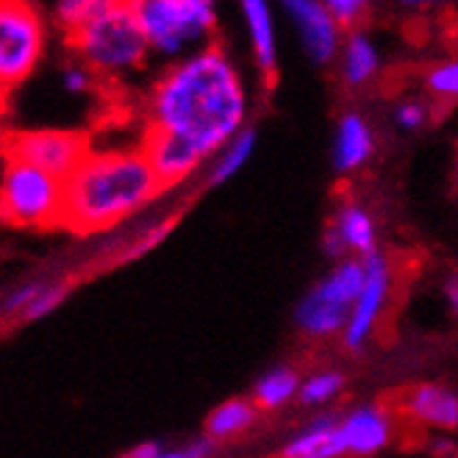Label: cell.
Masks as SVG:
<instances>
[{"instance_id":"22","label":"cell","mask_w":458,"mask_h":458,"mask_svg":"<svg viewBox=\"0 0 458 458\" xmlns=\"http://www.w3.org/2000/svg\"><path fill=\"white\" fill-rule=\"evenodd\" d=\"M117 4H123V0H56V20L67 37Z\"/></svg>"},{"instance_id":"34","label":"cell","mask_w":458,"mask_h":458,"mask_svg":"<svg viewBox=\"0 0 458 458\" xmlns=\"http://www.w3.org/2000/svg\"><path fill=\"white\" fill-rule=\"evenodd\" d=\"M455 183H458V150H455Z\"/></svg>"},{"instance_id":"29","label":"cell","mask_w":458,"mask_h":458,"mask_svg":"<svg viewBox=\"0 0 458 458\" xmlns=\"http://www.w3.org/2000/svg\"><path fill=\"white\" fill-rule=\"evenodd\" d=\"M39 292H42V286H37V284H29V286H22V289H17L12 298L6 301V311L12 314H22L25 309H29L37 298H39Z\"/></svg>"},{"instance_id":"11","label":"cell","mask_w":458,"mask_h":458,"mask_svg":"<svg viewBox=\"0 0 458 458\" xmlns=\"http://www.w3.org/2000/svg\"><path fill=\"white\" fill-rule=\"evenodd\" d=\"M289 20L298 29L303 47L317 64H328L342 50V25L322 0H284Z\"/></svg>"},{"instance_id":"18","label":"cell","mask_w":458,"mask_h":458,"mask_svg":"<svg viewBox=\"0 0 458 458\" xmlns=\"http://www.w3.org/2000/svg\"><path fill=\"white\" fill-rule=\"evenodd\" d=\"M344 242L347 250L359 253L361 259L375 253V223L369 214L353 203V200H342L339 208L334 211V217L328 223Z\"/></svg>"},{"instance_id":"13","label":"cell","mask_w":458,"mask_h":458,"mask_svg":"<svg viewBox=\"0 0 458 458\" xmlns=\"http://www.w3.org/2000/svg\"><path fill=\"white\" fill-rule=\"evenodd\" d=\"M375 150V137L367 120L356 112H347L339 120L336 128V142H334V165L339 173H353L361 165H367V158Z\"/></svg>"},{"instance_id":"28","label":"cell","mask_w":458,"mask_h":458,"mask_svg":"<svg viewBox=\"0 0 458 458\" xmlns=\"http://www.w3.org/2000/svg\"><path fill=\"white\" fill-rule=\"evenodd\" d=\"M62 289L59 286H50V289H42L39 292V298L29 306V309H25L20 317L22 319H37V317H42V314H47L50 309H56L59 306V301H62Z\"/></svg>"},{"instance_id":"17","label":"cell","mask_w":458,"mask_h":458,"mask_svg":"<svg viewBox=\"0 0 458 458\" xmlns=\"http://www.w3.org/2000/svg\"><path fill=\"white\" fill-rule=\"evenodd\" d=\"M344 455L342 437H339V420L328 417L306 428L298 439H292L281 453L269 458H339Z\"/></svg>"},{"instance_id":"33","label":"cell","mask_w":458,"mask_h":458,"mask_svg":"<svg viewBox=\"0 0 458 458\" xmlns=\"http://www.w3.org/2000/svg\"><path fill=\"white\" fill-rule=\"evenodd\" d=\"M158 458H190V453H186V450H175V453H161Z\"/></svg>"},{"instance_id":"15","label":"cell","mask_w":458,"mask_h":458,"mask_svg":"<svg viewBox=\"0 0 458 458\" xmlns=\"http://www.w3.org/2000/svg\"><path fill=\"white\" fill-rule=\"evenodd\" d=\"M350 311H353V309L322 298V294L314 289V292H309V298L298 309V326L311 339H326V336H334L339 331L344 334Z\"/></svg>"},{"instance_id":"31","label":"cell","mask_w":458,"mask_h":458,"mask_svg":"<svg viewBox=\"0 0 458 458\" xmlns=\"http://www.w3.org/2000/svg\"><path fill=\"white\" fill-rule=\"evenodd\" d=\"M447 301L453 303V309L458 314V278H450V284H447Z\"/></svg>"},{"instance_id":"25","label":"cell","mask_w":458,"mask_h":458,"mask_svg":"<svg viewBox=\"0 0 458 458\" xmlns=\"http://www.w3.org/2000/svg\"><path fill=\"white\" fill-rule=\"evenodd\" d=\"M322 4H326V9L334 14L342 29H350V25H356L367 14L372 0H322Z\"/></svg>"},{"instance_id":"32","label":"cell","mask_w":458,"mask_h":458,"mask_svg":"<svg viewBox=\"0 0 458 458\" xmlns=\"http://www.w3.org/2000/svg\"><path fill=\"white\" fill-rule=\"evenodd\" d=\"M403 6H430V4H439V0H400Z\"/></svg>"},{"instance_id":"6","label":"cell","mask_w":458,"mask_h":458,"mask_svg":"<svg viewBox=\"0 0 458 458\" xmlns=\"http://www.w3.org/2000/svg\"><path fill=\"white\" fill-rule=\"evenodd\" d=\"M45 47V22L31 0L0 4V81L14 89L34 72Z\"/></svg>"},{"instance_id":"7","label":"cell","mask_w":458,"mask_h":458,"mask_svg":"<svg viewBox=\"0 0 458 458\" xmlns=\"http://www.w3.org/2000/svg\"><path fill=\"white\" fill-rule=\"evenodd\" d=\"M364 261H367V281L344 328V347L353 350V353L364 350V344L384 326V317L392 311L394 303V286L400 281L397 264L389 261L386 256L372 253Z\"/></svg>"},{"instance_id":"24","label":"cell","mask_w":458,"mask_h":458,"mask_svg":"<svg viewBox=\"0 0 458 458\" xmlns=\"http://www.w3.org/2000/svg\"><path fill=\"white\" fill-rule=\"evenodd\" d=\"M344 386V375L326 369V372H317L311 378L301 386V400L306 406H319V403H328L331 397H336Z\"/></svg>"},{"instance_id":"21","label":"cell","mask_w":458,"mask_h":458,"mask_svg":"<svg viewBox=\"0 0 458 458\" xmlns=\"http://www.w3.org/2000/svg\"><path fill=\"white\" fill-rule=\"evenodd\" d=\"M253 145H256V131L253 128H245L242 133H236V137L217 153V161H214V167H211L208 183L214 186V183H223L231 175H236L242 167H245V161L250 158Z\"/></svg>"},{"instance_id":"1","label":"cell","mask_w":458,"mask_h":458,"mask_svg":"<svg viewBox=\"0 0 458 458\" xmlns=\"http://www.w3.org/2000/svg\"><path fill=\"white\" fill-rule=\"evenodd\" d=\"M248 89L220 42L186 53L161 72L145 100V131L190 145L203 158L217 156L245 131Z\"/></svg>"},{"instance_id":"20","label":"cell","mask_w":458,"mask_h":458,"mask_svg":"<svg viewBox=\"0 0 458 458\" xmlns=\"http://www.w3.org/2000/svg\"><path fill=\"white\" fill-rule=\"evenodd\" d=\"M298 389H301L298 372L289 367H281V369H273L269 375H264V378L256 384L253 403L259 406V411H276L284 406V403L292 400V394H301Z\"/></svg>"},{"instance_id":"9","label":"cell","mask_w":458,"mask_h":458,"mask_svg":"<svg viewBox=\"0 0 458 458\" xmlns=\"http://www.w3.org/2000/svg\"><path fill=\"white\" fill-rule=\"evenodd\" d=\"M386 409L394 411V417L411 428L425 434V428H439V430H458V394L437 386V384H420L392 392L381 397Z\"/></svg>"},{"instance_id":"5","label":"cell","mask_w":458,"mask_h":458,"mask_svg":"<svg viewBox=\"0 0 458 458\" xmlns=\"http://www.w3.org/2000/svg\"><path fill=\"white\" fill-rule=\"evenodd\" d=\"M0 206H4V220L14 228H62L64 181L29 161L6 156Z\"/></svg>"},{"instance_id":"8","label":"cell","mask_w":458,"mask_h":458,"mask_svg":"<svg viewBox=\"0 0 458 458\" xmlns=\"http://www.w3.org/2000/svg\"><path fill=\"white\" fill-rule=\"evenodd\" d=\"M89 153H92L89 142L81 131H59V128L17 131L6 140V156L37 165L39 170L62 181H67Z\"/></svg>"},{"instance_id":"4","label":"cell","mask_w":458,"mask_h":458,"mask_svg":"<svg viewBox=\"0 0 458 458\" xmlns=\"http://www.w3.org/2000/svg\"><path fill=\"white\" fill-rule=\"evenodd\" d=\"M140 22L153 53L165 59H183L186 50L206 47L217 31L214 0H123Z\"/></svg>"},{"instance_id":"30","label":"cell","mask_w":458,"mask_h":458,"mask_svg":"<svg viewBox=\"0 0 458 458\" xmlns=\"http://www.w3.org/2000/svg\"><path fill=\"white\" fill-rule=\"evenodd\" d=\"M158 455H161L158 445H153V442H145V445H140V447L128 450V453H125V455H120V458H158Z\"/></svg>"},{"instance_id":"26","label":"cell","mask_w":458,"mask_h":458,"mask_svg":"<svg viewBox=\"0 0 458 458\" xmlns=\"http://www.w3.org/2000/svg\"><path fill=\"white\" fill-rule=\"evenodd\" d=\"M428 114H430V109L422 103V100H403V103H397V109H394V120H397V125L400 128H406V131H417V128H422L425 123H428Z\"/></svg>"},{"instance_id":"12","label":"cell","mask_w":458,"mask_h":458,"mask_svg":"<svg viewBox=\"0 0 458 458\" xmlns=\"http://www.w3.org/2000/svg\"><path fill=\"white\" fill-rule=\"evenodd\" d=\"M142 150L150 158L153 170L158 173L161 183H165L167 190L175 183H181L183 178H190L206 161L190 145H183V142L167 137V133H158V131H145Z\"/></svg>"},{"instance_id":"3","label":"cell","mask_w":458,"mask_h":458,"mask_svg":"<svg viewBox=\"0 0 458 458\" xmlns=\"http://www.w3.org/2000/svg\"><path fill=\"white\" fill-rule=\"evenodd\" d=\"M64 39L78 62L87 64L95 78H125L128 72L142 70L153 53L140 22L123 4L81 25Z\"/></svg>"},{"instance_id":"27","label":"cell","mask_w":458,"mask_h":458,"mask_svg":"<svg viewBox=\"0 0 458 458\" xmlns=\"http://www.w3.org/2000/svg\"><path fill=\"white\" fill-rule=\"evenodd\" d=\"M62 81H64V89L67 92H87L89 87H92V81H95V72L87 67V64H70L67 70H64V75H62Z\"/></svg>"},{"instance_id":"23","label":"cell","mask_w":458,"mask_h":458,"mask_svg":"<svg viewBox=\"0 0 458 458\" xmlns=\"http://www.w3.org/2000/svg\"><path fill=\"white\" fill-rule=\"evenodd\" d=\"M425 89L437 106L458 103V59L437 62L425 72Z\"/></svg>"},{"instance_id":"19","label":"cell","mask_w":458,"mask_h":458,"mask_svg":"<svg viewBox=\"0 0 458 458\" xmlns=\"http://www.w3.org/2000/svg\"><path fill=\"white\" fill-rule=\"evenodd\" d=\"M259 417V406L253 400H225L214 409L206 420V439L211 442H223V439H233L239 434H245L248 428H253Z\"/></svg>"},{"instance_id":"10","label":"cell","mask_w":458,"mask_h":458,"mask_svg":"<svg viewBox=\"0 0 458 458\" xmlns=\"http://www.w3.org/2000/svg\"><path fill=\"white\" fill-rule=\"evenodd\" d=\"M425 437L420 430H411L403 425L392 409H386L384 403H372V406H361L356 411H350L344 420H339V437L344 455L364 458L381 453L386 445L394 442V437Z\"/></svg>"},{"instance_id":"2","label":"cell","mask_w":458,"mask_h":458,"mask_svg":"<svg viewBox=\"0 0 458 458\" xmlns=\"http://www.w3.org/2000/svg\"><path fill=\"white\" fill-rule=\"evenodd\" d=\"M165 190L142 148L89 153L64 181L62 228L81 236L106 231L145 208Z\"/></svg>"},{"instance_id":"16","label":"cell","mask_w":458,"mask_h":458,"mask_svg":"<svg viewBox=\"0 0 458 458\" xmlns=\"http://www.w3.org/2000/svg\"><path fill=\"white\" fill-rule=\"evenodd\" d=\"M339 59H342V64H339L342 81L347 87H353V89L369 84V81L381 70L378 47H375V42L367 34H359V31H353L342 42Z\"/></svg>"},{"instance_id":"14","label":"cell","mask_w":458,"mask_h":458,"mask_svg":"<svg viewBox=\"0 0 458 458\" xmlns=\"http://www.w3.org/2000/svg\"><path fill=\"white\" fill-rule=\"evenodd\" d=\"M242 14H245V25L250 34L253 45V56L267 75V81L273 84L276 78V64H278V53H276V25H273V12H269L267 0H239Z\"/></svg>"}]
</instances>
